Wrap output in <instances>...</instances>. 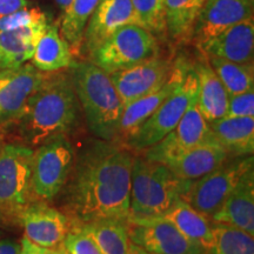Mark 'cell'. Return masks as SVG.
Segmentation results:
<instances>
[{
	"instance_id": "1",
	"label": "cell",
	"mask_w": 254,
	"mask_h": 254,
	"mask_svg": "<svg viewBox=\"0 0 254 254\" xmlns=\"http://www.w3.org/2000/svg\"><path fill=\"white\" fill-rule=\"evenodd\" d=\"M134 154L118 141L94 139L74 157L65 202L77 224L98 220L127 222Z\"/></svg>"
},
{
	"instance_id": "2",
	"label": "cell",
	"mask_w": 254,
	"mask_h": 254,
	"mask_svg": "<svg viewBox=\"0 0 254 254\" xmlns=\"http://www.w3.org/2000/svg\"><path fill=\"white\" fill-rule=\"evenodd\" d=\"M78 98L71 75L47 73L41 86L31 95L21 116L15 120L20 136L30 146H39L65 134L78 119Z\"/></svg>"
},
{
	"instance_id": "3",
	"label": "cell",
	"mask_w": 254,
	"mask_h": 254,
	"mask_svg": "<svg viewBox=\"0 0 254 254\" xmlns=\"http://www.w3.org/2000/svg\"><path fill=\"white\" fill-rule=\"evenodd\" d=\"M71 79L88 129L95 138L118 141L124 105L110 74L92 62L73 63Z\"/></svg>"
},
{
	"instance_id": "4",
	"label": "cell",
	"mask_w": 254,
	"mask_h": 254,
	"mask_svg": "<svg viewBox=\"0 0 254 254\" xmlns=\"http://www.w3.org/2000/svg\"><path fill=\"white\" fill-rule=\"evenodd\" d=\"M190 180L177 177L165 164L135 157L131 172L128 219L160 217L182 199Z\"/></svg>"
},
{
	"instance_id": "5",
	"label": "cell",
	"mask_w": 254,
	"mask_h": 254,
	"mask_svg": "<svg viewBox=\"0 0 254 254\" xmlns=\"http://www.w3.org/2000/svg\"><path fill=\"white\" fill-rule=\"evenodd\" d=\"M33 150L8 144L0 148V221L18 224L21 212L36 200L32 190Z\"/></svg>"
},
{
	"instance_id": "6",
	"label": "cell",
	"mask_w": 254,
	"mask_h": 254,
	"mask_svg": "<svg viewBox=\"0 0 254 254\" xmlns=\"http://www.w3.org/2000/svg\"><path fill=\"white\" fill-rule=\"evenodd\" d=\"M198 97V77L194 66L187 64L182 79L166 100L125 141L129 150H148L167 135L180 122L190 105Z\"/></svg>"
},
{
	"instance_id": "7",
	"label": "cell",
	"mask_w": 254,
	"mask_h": 254,
	"mask_svg": "<svg viewBox=\"0 0 254 254\" xmlns=\"http://www.w3.org/2000/svg\"><path fill=\"white\" fill-rule=\"evenodd\" d=\"M159 55L157 37L138 24L119 27L91 53V62L107 74Z\"/></svg>"
},
{
	"instance_id": "8",
	"label": "cell",
	"mask_w": 254,
	"mask_h": 254,
	"mask_svg": "<svg viewBox=\"0 0 254 254\" xmlns=\"http://www.w3.org/2000/svg\"><path fill=\"white\" fill-rule=\"evenodd\" d=\"M254 166L253 155L227 158L213 171L192 180L182 199L211 218L219 211L244 174Z\"/></svg>"
},
{
	"instance_id": "9",
	"label": "cell",
	"mask_w": 254,
	"mask_h": 254,
	"mask_svg": "<svg viewBox=\"0 0 254 254\" xmlns=\"http://www.w3.org/2000/svg\"><path fill=\"white\" fill-rule=\"evenodd\" d=\"M74 152L65 134L38 146L33 151L32 190L36 199L51 200L65 187L71 174Z\"/></svg>"
},
{
	"instance_id": "10",
	"label": "cell",
	"mask_w": 254,
	"mask_h": 254,
	"mask_svg": "<svg viewBox=\"0 0 254 254\" xmlns=\"http://www.w3.org/2000/svg\"><path fill=\"white\" fill-rule=\"evenodd\" d=\"M127 231L129 240L150 254H207L161 217L128 219Z\"/></svg>"
},
{
	"instance_id": "11",
	"label": "cell",
	"mask_w": 254,
	"mask_h": 254,
	"mask_svg": "<svg viewBox=\"0 0 254 254\" xmlns=\"http://www.w3.org/2000/svg\"><path fill=\"white\" fill-rule=\"evenodd\" d=\"M47 73L32 64L0 68V126L14 123L21 116L27 100L41 86Z\"/></svg>"
},
{
	"instance_id": "12",
	"label": "cell",
	"mask_w": 254,
	"mask_h": 254,
	"mask_svg": "<svg viewBox=\"0 0 254 254\" xmlns=\"http://www.w3.org/2000/svg\"><path fill=\"white\" fill-rule=\"evenodd\" d=\"M19 225L24 228L25 238L50 250L63 245L65 237L74 226V221L44 200H34L21 212Z\"/></svg>"
},
{
	"instance_id": "13",
	"label": "cell",
	"mask_w": 254,
	"mask_h": 254,
	"mask_svg": "<svg viewBox=\"0 0 254 254\" xmlns=\"http://www.w3.org/2000/svg\"><path fill=\"white\" fill-rule=\"evenodd\" d=\"M209 133L208 122L200 112L196 99L190 105L177 126L160 141L145 151V158L165 164L177 155L205 141Z\"/></svg>"
},
{
	"instance_id": "14",
	"label": "cell",
	"mask_w": 254,
	"mask_h": 254,
	"mask_svg": "<svg viewBox=\"0 0 254 254\" xmlns=\"http://www.w3.org/2000/svg\"><path fill=\"white\" fill-rule=\"evenodd\" d=\"M173 67L171 60L158 55L128 68L111 73L110 78L125 107L164 84Z\"/></svg>"
},
{
	"instance_id": "15",
	"label": "cell",
	"mask_w": 254,
	"mask_h": 254,
	"mask_svg": "<svg viewBox=\"0 0 254 254\" xmlns=\"http://www.w3.org/2000/svg\"><path fill=\"white\" fill-rule=\"evenodd\" d=\"M254 0H205L199 9L190 41L200 46L240 21L253 18Z\"/></svg>"
},
{
	"instance_id": "16",
	"label": "cell",
	"mask_w": 254,
	"mask_h": 254,
	"mask_svg": "<svg viewBox=\"0 0 254 254\" xmlns=\"http://www.w3.org/2000/svg\"><path fill=\"white\" fill-rule=\"evenodd\" d=\"M127 24H138L132 0H100L85 28L80 55L90 56L110 34Z\"/></svg>"
},
{
	"instance_id": "17",
	"label": "cell",
	"mask_w": 254,
	"mask_h": 254,
	"mask_svg": "<svg viewBox=\"0 0 254 254\" xmlns=\"http://www.w3.org/2000/svg\"><path fill=\"white\" fill-rule=\"evenodd\" d=\"M186 65L187 63L184 60L174 63L172 73L164 84L124 107L119 123L118 139H122L125 142L159 109V106L172 93L177 84L182 79Z\"/></svg>"
},
{
	"instance_id": "18",
	"label": "cell",
	"mask_w": 254,
	"mask_h": 254,
	"mask_svg": "<svg viewBox=\"0 0 254 254\" xmlns=\"http://www.w3.org/2000/svg\"><path fill=\"white\" fill-rule=\"evenodd\" d=\"M198 47L206 57H215L238 64H253V18L226 28Z\"/></svg>"
},
{
	"instance_id": "19",
	"label": "cell",
	"mask_w": 254,
	"mask_h": 254,
	"mask_svg": "<svg viewBox=\"0 0 254 254\" xmlns=\"http://www.w3.org/2000/svg\"><path fill=\"white\" fill-rule=\"evenodd\" d=\"M228 154L211 135L205 141L190 148L165 163L172 172L184 180L204 177L226 160Z\"/></svg>"
},
{
	"instance_id": "20",
	"label": "cell",
	"mask_w": 254,
	"mask_h": 254,
	"mask_svg": "<svg viewBox=\"0 0 254 254\" xmlns=\"http://www.w3.org/2000/svg\"><path fill=\"white\" fill-rule=\"evenodd\" d=\"M211 219L233 225L254 236V171L244 174L231 194Z\"/></svg>"
},
{
	"instance_id": "21",
	"label": "cell",
	"mask_w": 254,
	"mask_h": 254,
	"mask_svg": "<svg viewBox=\"0 0 254 254\" xmlns=\"http://www.w3.org/2000/svg\"><path fill=\"white\" fill-rule=\"evenodd\" d=\"M211 136L230 158L254 152V117H224L208 123Z\"/></svg>"
},
{
	"instance_id": "22",
	"label": "cell",
	"mask_w": 254,
	"mask_h": 254,
	"mask_svg": "<svg viewBox=\"0 0 254 254\" xmlns=\"http://www.w3.org/2000/svg\"><path fill=\"white\" fill-rule=\"evenodd\" d=\"M49 21H43L14 30L0 31V68H12L32 59L38 40Z\"/></svg>"
},
{
	"instance_id": "23",
	"label": "cell",
	"mask_w": 254,
	"mask_h": 254,
	"mask_svg": "<svg viewBox=\"0 0 254 254\" xmlns=\"http://www.w3.org/2000/svg\"><path fill=\"white\" fill-rule=\"evenodd\" d=\"M193 66L198 77L196 104L200 112L208 123L226 117L228 93L206 56Z\"/></svg>"
},
{
	"instance_id": "24",
	"label": "cell",
	"mask_w": 254,
	"mask_h": 254,
	"mask_svg": "<svg viewBox=\"0 0 254 254\" xmlns=\"http://www.w3.org/2000/svg\"><path fill=\"white\" fill-rule=\"evenodd\" d=\"M31 60L32 65L44 73L58 72L73 65L71 47L60 33L58 23L47 24Z\"/></svg>"
},
{
	"instance_id": "25",
	"label": "cell",
	"mask_w": 254,
	"mask_h": 254,
	"mask_svg": "<svg viewBox=\"0 0 254 254\" xmlns=\"http://www.w3.org/2000/svg\"><path fill=\"white\" fill-rule=\"evenodd\" d=\"M170 221L190 240L204 247L207 253L212 249V219L196 211L183 199L178 200L166 213L160 215Z\"/></svg>"
},
{
	"instance_id": "26",
	"label": "cell",
	"mask_w": 254,
	"mask_h": 254,
	"mask_svg": "<svg viewBox=\"0 0 254 254\" xmlns=\"http://www.w3.org/2000/svg\"><path fill=\"white\" fill-rule=\"evenodd\" d=\"M199 9L196 0H164L166 34L173 43L190 41Z\"/></svg>"
},
{
	"instance_id": "27",
	"label": "cell",
	"mask_w": 254,
	"mask_h": 254,
	"mask_svg": "<svg viewBox=\"0 0 254 254\" xmlns=\"http://www.w3.org/2000/svg\"><path fill=\"white\" fill-rule=\"evenodd\" d=\"M79 225L95 241L101 254H131L133 243L129 240L127 222L105 219Z\"/></svg>"
},
{
	"instance_id": "28",
	"label": "cell",
	"mask_w": 254,
	"mask_h": 254,
	"mask_svg": "<svg viewBox=\"0 0 254 254\" xmlns=\"http://www.w3.org/2000/svg\"><path fill=\"white\" fill-rule=\"evenodd\" d=\"M100 0H72L63 13L60 33L67 41L73 55H80L85 28Z\"/></svg>"
},
{
	"instance_id": "29",
	"label": "cell",
	"mask_w": 254,
	"mask_h": 254,
	"mask_svg": "<svg viewBox=\"0 0 254 254\" xmlns=\"http://www.w3.org/2000/svg\"><path fill=\"white\" fill-rule=\"evenodd\" d=\"M213 254H254V236L233 225L212 220Z\"/></svg>"
},
{
	"instance_id": "30",
	"label": "cell",
	"mask_w": 254,
	"mask_h": 254,
	"mask_svg": "<svg viewBox=\"0 0 254 254\" xmlns=\"http://www.w3.org/2000/svg\"><path fill=\"white\" fill-rule=\"evenodd\" d=\"M206 58L226 88L228 95L254 90L253 64H238L215 57Z\"/></svg>"
},
{
	"instance_id": "31",
	"label": "cell",
	"mask_w": 254,
	"mask_h": 254,
	"mask_svg": "<svg viewBox=\"0 0 254 254\" xmlns=\"http://www.w3.org/2000/svg\"><path fill=\"white\" fill-rule=\"evenodd\" d=\"M136 23L155 37L166 34L164 0H132Z\"/></svg>"
},
{
	"instance_id": "32",
	"label": "cell",
	"mask_w": 254,
	"mask_h": 254,
	"mask_svg": "<svg viewBox=\"0 0 254 254\" xmlns=\"http://www.w3.org/2000/svg\"><path fill=\"white\" fill-rule=\"evenodd\" d=\"M63 246L68 254H101L95 241L77 222L65 237Z\"/></svg>"
},
{
	"instance_id": "33",
	"label": "cell",
	"mask_w": 254,
	"mask_h": 254,
	"mask_svg": "<svg viewBox=\"0 0 254 254\" xmlns=\"http://www.w3.org/2000/svg\"><path fill=\"white\" fill-rule=\"evenodd\" d=\"M47 21L43 11L38 7H25L7 14H0V31L14 30V28L28 26Z\"/></svg>"
},
{
	"instance_id": "34",
	"label": "cell",
	"mask_w": 254,
	"mask_h": 254,
	"mask_svg": "<svg viewBox=\"0 0 254 254\" xmlns=\"http://www.w3.org/2000/svg\"><path fill=\"white\" fill-rule=\"evenodd\" d=\"M226 117H254V90L228 95Z\"/></svg>"
},
{
	"instance_id": "35",
	"label": "cell",
	"mask_w": 254,
	"mask_h": 254,
	"mask_svg": "<svg viewBox=\"0 0 254 254\" xmlns=\"http://www.w3.org/2000/svg\"><path fill=\"white\" fill-rule=\"evenodd\" d=\"M27 7L26 0H0V14H7Z\"/></svg>"
},
{
	"instance_id": "36",
	"label": "cell",
	"mask_w": 254,
	"mask_h": 254,
	"mask_svg": "<svg viewBox=\"0 0 254 254\" xmlns=\"http://www.w3.org/2000/svg\"><path fill=\"white\" fill-rule=\"evenodd\" d=\"M20 253L19 254H46L47 249H44L37 244L32 243L27 238H23L20 243Z\"/></svg>"
},
{
	"instance_id": "37",
	"label": "cell",
	"mask_w": 254,
	"mask_h": 254,
	"mask_svg": "<svg viewBox=\"0 0 254 254\" xmlns=\"http://www.w3.org/2000/svg\"><path fill=\"white\" fill-rule=\"evenodd\" d=\"M20 244L13 240H0V254H19L20 253Z\"/></svg>"
},
{
	"instance_id": "38",
	"label": "cell",
	"mask_w": 254,
	"mask_h": 254,
	"mask_svg": "<svg viewBox=\"0 0 254 254\" xmlns=\"http://www.w3.org/2000/svg\"><path fill=\"white\" fill-rule=\"evenodd\" d=\"M71 2H72V0H56V4L58 5L59 9L63 12V13L66 11V9H67V7Z\"/></svg>"
},
{
	"instance_id": "39",
	"label": "cell",
	"mask_w": 254,
	"mask_h": 254,
	"mask_svg": "<svg viewBox=\"0 0 254 254\" xmlns=\"http://www.w3.org/2000/svg\"><path fill=\"white\" fill-rule=\"evenodd\" d=\"M46 254H68V253H67V251L64 249L63 245H60L58 247H56V249L47 250Z\"/></svg>"
},
{
	"instance_id": "40",
	"label": "cell",
	"mask_w": 254,
	"mask_h": 254,
	"mask_svg": "<svg viewBox=\"0 0 254 254\" xmlns=\"http://www.w3.org/2000/svg\"><path fill=\"white\" fill-rule=\"evenodd\" d=\"M131 254H150V253H147L146 251H144L142 249H140L139 246H136V245H134V244H133L132 250H131Z\"/></svg>"
},
{
	"instance_id": "41",
	"label": "cell",
	"mask_w": 254,
	"mask_h": 254,
	"mask_svg": "<svg viewBox=\"0 0 254 254\" xmlns=\"http://www.w3.org/2000/svg\"><path fill=\"white\" fill-rule=\"evenodd\" d=\"M196 1H198V4L200 5V7H201V5L204 4V2H205V0H196Z\"/></svg>"
},
{
	"instance_id": "42",
	"label": "cell",
	"mask_w": 254,
	"mask_h": 254,
	"mask_svg": "<svg viewBox=\"0 0 254 254\" xmlns=\"http://www.w3.org/2000/svg\"><path fill=\"white\" fill-rule=\"evenodd\" d=\"M0 237H1V231H0Z\"/></svg>"
},
{
	"instance_id": "43",
	"label": "cell",
	"mask_w": 254,
	"mask_h": 254,
	"mask_svg": "<svg viewBox=\"0 0 254 254\" xmlns=\"http://www.w3.org/2000/svg\"><path fill=\"white\" fill-rule=\"evenodd\" d=\"M207 254H213V253H209V252H208V253H207Z\"/></svg>"
}]
</instances>
